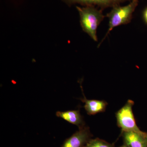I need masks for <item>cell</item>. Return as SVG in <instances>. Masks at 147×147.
<instances>
[{"label": "cell", "mask_w": 147, "mask_h": 147, "mask_svg": "<svg viewBox=\"0 0 147 147\" xmlns=\"http://www.w3.org/2000/svg\"><path fill=\"white\" fill-rule=\"evenodd\" d=\"M76 8L80 15V24L83 30L94 40L97 41V28L105 18L102 10L92 6L84 7L76 6Z\"/></svg>", "instance_id": "6da1fadb"}, {"label": "cell", "mask_w": 147, "mask_h": 147, "mask_svg": "<svg viewBox=\"0 0 147 147\" xmlns=\"http://www.w3.org/2000/svg\"><path fill=\"white\" fill-rule=\"evenodd\" d=\"M139 3L138 0H132L128 5L124 6H116L113 7L106 17L109 18V28L108 30L102 41L98 44V47L114 28L130 23L132 14Z\"/></svg>", "instance_id": "7a4b0ae2"}, {"label": "cell", "mask_w": 147, "mask_h": 147, "mask_svg": "<svg viewBox=\"0 0 147 147\" xmlns=\"http://www.w3.org/2000/svg\"><path fill=\"white\" fill-rule=\"evenodd\" d=\"M134 102L128 100L125 105L116 113L118 126L123 131H134L147 136V133L141 131L137 126L132 111Z\"/></svg>", "instance_id": "3957f363"}, {"label": "cell", "mask_w": 147, "mask_h": 147, "mask_svg": "<svg viewBox=\"0 0 147 147\" xmlns=\"http://www.w3.org/2000/svg\"><path fill=\"white\" fill-rule=\"evenodd\" d=\"M92 136L89 128L85 125L66 139L61 147H84Z\"/></svg>", "instance_id": "277c9868"}, {"label": "cell", "mask_w": 147, "mask_h": 147, "mask_svg": "<svg viewBox=\"0 0 147 147\" xmlns=\"http://www.w3.org/2000/svg\"><path fill=\"white\" fill-rule=\"evenodd\" d=\"M64 2L69 5L78 3L82 5L88 6H98L101 8L108 7H114L119 5L121 3L132 0H63Z\"/></svg>", "instance_id": "5b68a950"}, {"label": "cell", "mask_w": 147, "mask_h": 147, "mask_svg": "<svg viewBox=\"0 0 147 147\" xmlns=\"http://www.w3.org/2000/svg\"><path fill=\"white\" fill-rule=\"evenodd\" d=\"M122 135L128 147H147V136L134 131H123Z\"/></svg>", "instance_id": "8992f818"}, {"label": "cell", "mask_w": 147, "mask_h": 147, "mask_svg": "<svg viewBox=\"0 0 147 147\" xmlns=\"http://www.w3.org/2000/svg\"><path fill=\"white\" fill-rule=\"evenodd\" d=\"M83 96L84 98L80 99L85 102L84 108L88 115H92L105 112L108 105L107 102L103 100H89L87 99L85 95Z\"/></svg>", "instance_id": "52a82bcc"}, {"label": "cell", "mask_w": 147, "mask_h": 147, "mask_svg": "<svg viewBox=\"0 0 147 147\" xmlns=\"http://www.w3.org/2000/svg\"><path fill=\"white\" fill-rule=\"evenodd\" d=\"M56 115L58 117L61 118L69 123L75 125L79 128L85 126L84 119L79 110H69L65 112L57 111Z\"/></svg>", "instance_id": "ba28073f"}, {"label": "cell", "mask_w": 147, "mask_h": 147, "mask_svg": "<svg viewBox=\"0 0 147 147\" xmlns=\"http://www.w3.org/2000/svg\"><path fill=\"white\" fill-rule=\"evenodd\" d=\"M84 147H115L114 145L104 140L96 138L91 139Z\"/></svg>", "instance_id": "9c48e42d"}, {"label": "cell", "mask_w": 147, "mask_h": 147, "mask_svg": "<svg viewBox=\"0 0 147 147\" xmlns=\"http://www.w3.org/2000/svg\"><path fill=\"white\" fill-rule=\"evenodd\" d=\"M143 18L145 23L147 25V6L143 11Z\"/></svg>", "instance_id": "30bf717a"}, {"label": "cell", "mask_w": 147, "mask_h": 147, "mask_svg": "<svg viewBox=\"0 0 147 147\" xmlns=\"http://www.w3.org/2000/svg\"><path fill=\"white\" fill-rule=\"evenodd\" d=\"M119 147H127V146L126 145H125L124 144L123 145V146H121Z\"/></svg>", "instance_id": "8fae6325"}, {"label": "cell", "mask_w": 147, "mask_h": 147, "mask_svg": "<svg viewBox=\"0 0 147 147\" xmlns=\"http://www.w3.org/2000/svg\"><path fill=\"white\" fill-rule=\"evenodd\" d=\"M146 140H147V133Z\"/></svg>", "instance_id": "7c38bea8"}]
</instances>
